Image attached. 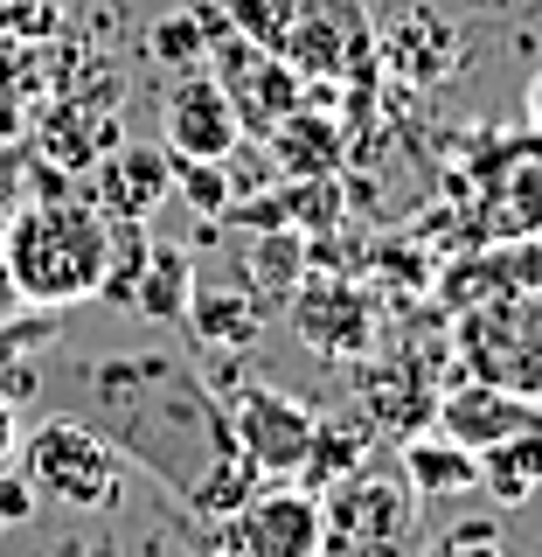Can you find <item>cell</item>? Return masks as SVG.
<instances>
[{
    "instance_id": "30bf717a",
    "label": "cell",
    "mask_w": 542,
    "mask_h": 557,
    "mask_svg": "<svg viewBox=\"0 0 542 557\" xmlns=\"http://www.w3.org/2000/svg\"><path fill=\"white\" fill-rule=\"evenodd\" d=\"M174 196V153L147 147V139H126L98 161V209L112 223H147L153 209Z\"/></svg>"
},
{
    "instance_id": "52a82bcc",
    "label": "cell",
    "mask_w": 542,
    "mask_h": 557,
    "mask_svg": "<svg viewBox=\"0 0 542 557\" xmlns=\"http://www.w3.org/2000/svg\"><path fill=\"white\" fill-rule=\"evenodd\" d=\"M313 425H320V418H313L292 391H272V383H243L230 397V432H237V446L251 453V467L265 481H300Z\"/></svg>"
},
{
    "instance_id": "7c38bea8",
    "label": "cell",
    "mask_w": 542,
    "mask_h": 557,
    "mask_svg": "<svg viewBox=\"0 0 542 557\" xmlns=\"http://www.w3.org/2000/svg\"><path fill=\"white\" fill-rule=\"evenodd\" d=\"M404 481L417 487V502L474 495V487H480V453L425 425V432H411V440H404Z\"/></svg>"
},
{
    "instance_id": "8992f818",
    "label": "cell",
    "mask_w": 542,
    "mask_h": 557,
    "mask_svg": "<svg viewBox=\"0 0 542 557\" xmlns=\"http://www.w3.org/2000/svg\"><path fill=\"white\" fill-rule=\"evenodd\" d=\"M320 495L300 481H265L243 509L223 516V544L230 557H320Z\"/></svg>"
},
{
    "instance_id": "484cf974",
    "label": "cell",
    "mask_w": 542,
    "mask_h": 557,
    "mask_svg": "<svg viewBox=\"0 0 542 557\" xmlns=\"http://www.w3.org/2000/svg\"><path fill=\"white\" fill-rule=\"evenodd\" d=\"M8 300H22V293H14V278H8V258H0V307Z\"/></svg>"
},
{
    "instance_id": "6da1fadb",
    "label": "cell",
    "mask_w": 542,
    "mask_h": 557,
    "mask_svg": "<svg viewBox=\"0 0 542 557\" xmlns=\"http://www.w3.org/2000/svg\"><path fill=\"white\" fill-rule=\"evenodd\" d=\"M42 397L56 418H77L84 432H98L126 467H139L196 516H230L265 487V474L230 432V405L209 391L181 348L139 342L63 356L42 370Z\"/></svg>"
},
{
    "instance_id": "d6986e66",
    "label": "cell",
    "mask_w": 542,
    "mask_h": 557,
    "mask_svg": "<svg viewBox=\"0 0 542 557\" xmlns=\"http://www.w3.org/2000/svg\"><path fill=\"white\" fill-rule=\"evenodd\" d=\"M300 272H306V258H300V237L278 223L272 237H257L251 244V278H257V293H272V300H292L300 293Z\"/></svg>"
},
{
    "instance_id": "ffe728a7",
    "label": "cell",
    "mask_w": 542,
    "mask_h": 557,
    "mask_svg": "<svg viewBox=\"0 0 542 557\" xmlns=\"http://www.w3.org/2000/svg\"><path fill=\"white\" fill-rule=\"evenodd\" d=\"M272 147L286 153L292 174H327V168H335V126H327V119H313V112H292L286 126L272 133Z\"/></svg>"
},
{
    "instance_id": "ac0fdd59",
    "label": "cell",
    "mask_w": 542,
    "mask_h": 557,
    "mask_svg": "<svg viewBox=\"0 0 542 557\" xmlns=\"http://www.w3.org/2000/svg\"><path fill=\"white\" fill-rule=\"evenodd\" d=\"M181 327H196V335L216 342V348H251L257 327H265V313H257V300H243V293H196Z\"/></svg>"
},
{
    "instance_id": "9c48e42d",
    "label": "cell",
    "mask_w": 542,
    "mask_h": 557,
    "mask_svg": "<svg viewBox=\"0 0 542 557\" xmlns=\"http://www.w3.org/2000/svg\"><path fill=\"white\" fill-rule=\"evenodd\" d=\"M292 327H300V342L320 348V356H369V342H376V313L348 278H300V293H292Z\"/></svg>"
},
{
    "instance_id": "3957f363",
    "label": "cell",
    "mask_w": 542,
    "mask_h": 557,
    "mask_svg": "<svg viewBox=\"0 0 542 557\" xmlns=\"http://www.w3.org/2000/svg\"><path fill=\"white\" fill-rule=\"evenodd\" d=\"M14 474L35 487V502H56V509H112L118 502V453L98 440V432H84L77 418H56L49 411L42 425L22 432V446H14Z\"/></svg>"
},
{
    "instance_id": "7402d4cb",
    "label": "cell",
    "mask_w": 542,
    "mask_h": 557,
    "mask_svg": "<svg viewBox=\"0 0 542 557\" xmlns=\"http://www.w3.org/2000/svg\"><path fill=\"white\" fill-rule=\"evenodd\" d=\"M153 49H161V63H174V70H196L202 49H209L202 14H196V8H174L167 22H153Z\"/></svg>"
},
{
    "instance_id": "cb8c5ba5",
    "label": "cell",
    "mask_w": 542,
    "mask_h": 557,
    "mask_svg": "<svg viewBox=\"0 0 542 557\" xmlns=\"http://www.w3.org/2000/svg\"><path fill=\"white\" fill-rule=\"evenodd\" d=\"M35 516V487L22 474H0V522H28Z\"/></svg>"
},
{
    "instance_id": "7a4b0ae2",
    "label": "cell",
    "mask_w": 542,
    "mask_h": 557,
    "mask_svg": "<svg viewBox=\"0 0 542 557\" xmlns=\"http://www.w3.org/2000/svg\"><path fill=\"white\" fill-rule=\"evenodd\" d=\"M112 244H118V223L98 202L49 196L14 209L0 258H8V278L28 307H84L112 278Z\"/></svg>"
},
{
    "instance_id": "603a6c76",
    "label": "cell",
    "mask_w": 542,
    "mask_h": 557,
    "mask_svg": "<svg viewBox=\"0 0 542 557\" xmlns=\"http://www.w3.org/2000/svg\"><path fill=\"white\" fill-rule=\"evenodd\" d=\"M425 557H508V550H501L494 522H452V530H439L425 544Z\"/></svg>"
},
{
    "instance_id": "2e32d148",
    "label": "cell",
    "mask_w": 542,
    "mask_h": 557,
    "mask_svg": "<svg viewBox=\"0 0 542 557\" xmlns=\"http://www.w3.org/2000/svg\"><path fill=\"white\" fill-rule=\"evenodd\" d=\"M480 487L501 502V509H521V502L535 495L542 487V418L480 453Z\"/></svg>"
},
{
    "instance_id": "5b68a950",
    "label": "cell",
    "mask_w": 542,
    "mask_h": 557,
    "mask_svg": "<svg viewBox=\"0 0 542 557\" xmlns=\"http://www.w3.org/2000/svg\"><path fill=\"white\" fill-rule=\"evenodd\" d=\"M459 362H466V376L542 405V286L494 293L487 307L466 313L459 321Z\"/></svg>"
},
{
    "instance_id": "4316f807",
    "label": "cell",
    "mask_w": 542,
    "mask_h": 557,
    "mask_svg": "<svg viewBox=\"0 0 542 557\" xmlns=\"http://www.w3.org/2000/svg\"><path fill=\"white\" fill-rule=\"evenodd\" d=\"M529 112H535V126H542V70H535V84H529Z\"/></svg>"
},
{
    "instance_id": "5bb4252c",
    "label": "cell",
    "mask_w": 542,
    "mask_h": 557,
    "mask_svg": "<svg viewBox=\"0 0 542 557\" xmlns=\"http://www.w3.org/2000/svg\"><path fill=\"white\" fill-rule=\"evenodd\" d=\"M188 300H196V265H188V251H174V244H153V237H147L126 307H139L147 321L181 327V321H188Z\"/></svg>"
},
{
    "instance_id": "8fae6325",
    "label": "cell",
    "mask_w": 542,
    "mask_h": 557,
    "mask_svg": "<svg viewBox=\"0 0 542 557\" xmlns=\"http://www.w3.org/2000/svg\"><path fill=\"white\" fill-rule=\"evenodd\" d=\"M535 418H542V405H529V397H515V391H494V383H480V376L452 383L439 397V432L459 440V446H474V453H487L494 440H508L521 425H535Z\"/></svg>"
},
{
    "instance_id": "ba28073f",
    "label": "cell",
    "mask_w": 542,
    "mask_h": 557,
    "mask_svg": "<svg viewBox=\"0 0 542 557\" xmlns=\"http://www.w3.org/2000/svg\"><path fill=\"white\" fill-rule=\"evenodd\" d=\"M243 147V119L209 70H181L167 84V153L174 161H230Z\"/></svg>"
},
{
    "instance_id": "9a60e30c",
    "label": "cell",
    "mask_w": 542,
    "mask_h": 557,
    "mask_svg": "<svg viewBox=\"0 0 542 557\" xmlns=\"http://www.w3.org/2000/svg\"><path fill=\"white\" fill-rule=\"evenodd\" d=\"M382 57H390V70H404L411 84H431V77H445L452 57H459V35H452L431 8H404V22L396 28H382Z\"/></svg>"
},
{
    "instance_id": "d4e9b609",
    "label": "cell",
    "mask_w": 542,
    "mask_h": 557,
    "mask_svg": "<svg viewBox=\"0 0 542 557\" xmlns=\"http://www.w3.org/2000/svg\"><path fill=\"white\" fill-rule=\"evenodd\" d=\"M14 446H22V432H14V411H8V405H0V467H8V460H14Z\"/></svg>"
},
{
    "instance_id": "4fadbf2b",
    "label": "cell",
    "mask_w": 542,
    "mask_h": 557,
    "mask_svg": "<svg viewBox=\"0 0 542 557\" xmlns=\"http://www.w3.org/2000/svg\"><path fill=\"white\" fill-rule=\"evenodd\" d=\"M362 418H369L376 432H396V440H411V432L439 425V391H431L417 370H404V362H390V370H369Z\"/></svg>"
},
{
    "instance_id": "277c9868",
    "label": "cell",
    "mask_w": 542,
    "mask_h": 557,
    "mask_svg": "<svg viewBox=\"0 0 542 557\" xmlns=\"http://www.w3.org/2000/svg\"><path fill=\"white\" fill-rule=\"evenodd\" d=\"M417 487L404 474H376V467H355L348 481H335L320 495V557H404L417 536Z\"/></svg>"
},
{
    "instance_id": "e0dca14e",
    "label": "cell",
    "mask_w": 542,
    "mask_h": 557,
    "mask_svg": "<svg viewBox=\"0 0 542 557\" xmlns=\"http://www.w3.org/2000/svg\"><path fill=\"white\" fill-rule=\"evenodd\" d=\"M369 440H376V425H369V418H320V425H313L306 460H300V487L327 495L335 481H348L362 460H369Z\"/></svg>"
},
{
    "instance_id": "44dd1931",
    "label": "cell",
    "mask_w": 542,
    "mask_h": 557,
    "mask_svg": "<svg viewBox=\"0 0 542 557\" xmlns=\"http://www.w3.org/2000/svg\"><path fill=\"white\" fill-rule=\"evenodd\" d=\"M174 196L196 216H223L230 209V174H223V161H174Z\"/></svg>"
}]
</instances>
